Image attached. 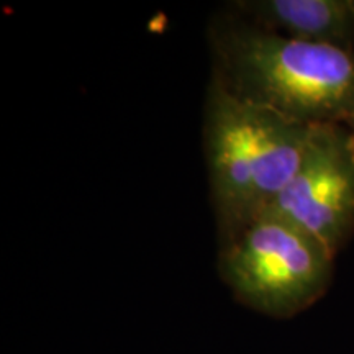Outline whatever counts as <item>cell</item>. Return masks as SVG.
Returning <instances> with one entry per match:
<instances>
[{
	"label": "cell",
	"instance_id": "2",
	"mask_svg": "<svg viewBox=\"0 0 354 354\" xmlns=\"http://www.w3.org/2000/svg\"><path fill=\"white\" fill-rule=\"evenodd\" d=\"M336 256L274 212H263L218 250V271L238 302L272 318H292L330 289Z\"/></svg>",
	"mask_w": 354,
	"mask_h": 354
},
{
	"label": "cell",
	"instance_id": "5",
	"mask_svg": "<svg viewBox=\"0 0 354 354\" xmlns=\"http://www.w3.org/2000/svg\"><path fill=\"white\" fill-rule=\"evenodd\" d=\"M228 8L281 37L354 51V0H234Z\"/></svg>",
	"mask_w": 354,
	"mask_h": 354
},
{
	"label": "cell",
	"instance_id": "4",
	"mask_svg": "<svg viewBox=\"0 0 354 354\" xmlns=\"http://www.w3.org/2000/svg\"><path fill=\"white\" fill-rule=\"evenodd\" d=\"M203 148L218 248L258 218L254 177L258 149L253 107L209 82L203 110Z\"/></svg>",
	"mask_w": 354,
	"mask_h": 354
},
{
	"label": "cell",
	"instance_id": "6",
	"mask_svg": "<svg viewBox=\"0 0 354 354\" xmlns=\"http://www.w3.org/2000/svg\"><path fill=\"white\" fill-rule=\"evenodd\" d=\"M343 125L348 128V130H349V133H351L353 140H354V113L351 115V117H349V118H348V120H346V122H344V123H343Z\"/></svg>",
	"mask_w": 354,
	"mask_h": 354
},
{
	"label": "cell",
	"instance_id": "3",
	"mask_svg": "<svg viewBox=\"0 0 354 354\" xmlns=\"http://www.w3.org/2000/svg\"><path fill=\"white\" fill-rule=\"evenodd\" d=\"M266 212L284 216L335 256L354 236V140L343 123L315 125L289 185Z\"/></svg>",
	"mask_w": 354,
	"mask_h": 354
},
{
	"label": "cell",
	"instance_id": "1",
	"mask_svg": "<svg viewBox=\"0 0 354 354\" xmlns=\"http://www.w3.org/2000/svg\"><path fill=\"white\" fill-rule=\"evenodd\" d=\"M212 77L233 99L315 127L354 113V51L259 28L228 8L210 20Z\"/></svg>",
	"mask_w": 354,
	"mask_h": 354
}]
</instances>
